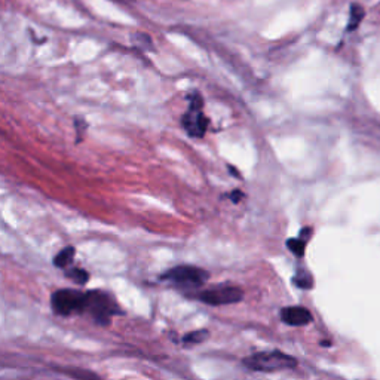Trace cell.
I'll return each mask as SVG.
<instances>
[{
  "instance_id": "obj_1",
  "label": "cell",
  "mask_w": 380,
  "mask_h": 380,
  "mask_svg": "<svg viewBox=\"0 0 380 380\" xmlns=\"http://www.w3.org/2000/svg\"><path fill=\"white\" fill-rule=\"evenodd\" d=\"M188 110L181 116V128L186 131L190 139H202L208 131L209 120L204 113V97L197 89L188 94Z\"/></svg>"
},
{
  "instance_id": "obj_2",
  "label": "cell",
  "mask_w": 380,
  "mask_h": 380,
  "mask_svg": "<svg viewBox=\"0 0 380 380\" xmlns=\"http://www.w3.org/2000/svg\"><path fill=\"white\" fill-rule=\"evenodd\" d=\"M88 292L62 288L51 296V309L58 316H81L85 315Z\"/></svg>"
},
{
  "instance_id": "obj_3",
  "label": "cell",
  "mask_w": 380,
  "mask_h": 380,
  "mask_svg": "<svg viewBox=\"0 0 380 380\" xmlns=\"http://www.w3.org/2000/svg\"><path fill=\"white\" fill-rule=\"evenodd\" d=\"M244 366L254 372H280L293 369L297 366V359L292 355L284 354L281 351H266V352H257L250 355L244 359Z\"/></svg>"
},
{
  "instance_id": "obj_4",
  "label": "cell",
  "mask_w": 380,
  "mask_h": 380,
  "mask_svg": "<svg viewBox=\"0 0 380 380\" xmlns=\"http://www.w3.org/2000/svg\"><path fill=\"white\" fill-rule=\"evenodd\" d=\"M163 281H168L177 287H201L209 278V273L196 266H175L166 270L161 277Z\"/></svg>"
},
{
  "instance_id": "obj_5",
  "label": "cell",
  "mask_w": 380,
  "mask_h": 380,
  "mask_svg": "<svg viewBox=\"0 0 380 380\" xmlns=\"http://www.w3.org/2000/svg\"><path fill=\"white\" fill-rule=\"evenodd\" d=\"M242 297H244V293H242L239 287L235 285H216L196 294L197 300H201L209 306L234 305V303L241 301Z\"/></svg>"
},
{
  "instance_id": "obj_6",
  "label": "cell",
  "mask_w": 380,
  "mask_h": 380,
  "mask_svg": "<svg viewBox=\"0 0 380 380\" xmlns=\"http://www.w3.org/2000/svg\"><path fill=\"white\" fill-rule=\"evenodd\" d=\"M282 323L292 327L308 326L312 321V313L303 306H287L281 311Z\"/></svg>"
},
{
  "instance_id": "obj_7",
  "label": "cell",
  "mask_w": 380,
  "mask_h": 380,
  "mask_svg": "<svg viewBox=\"0 0 380 380\" xmlns=\"http://www.w3.org/2000/svg\"><path fill=\"white\" fill-rule=\"evenodd\" d=\"M364 17H366V11L359 5V4H352L349 6V21L346 25V32H355V30L359 27L362 23Z\"/></svg>"
},
{
  "instance_id": "obj_8",
  "label": "cell",
  "mask_w": 380,
  "mask_h": 380,
  "mask_svg": "<svg viewBox=\"0 0 380 380\" xmlns=\"http://www.w3.org/2000/svg\"><path fill=\"white\" fill-rule=\"evenodd\" d=\"M309 235H311V229H305V231L300 232L299 238L288 239L287 241L288 250H290L293 254H296L297 257H301L303 254H305V247H306V242L309 239Z\"/></svg>"
},
{
  "instance_id": "obj_9",
  "label": "cell",
  "mask_w": 380,
  "mask_h": 380,
  "mask_svg": "<svg viewBox=\"0 0 380 380\" xmlns=\"http://www.w3.org/2000/svg\"><path fill=\"white\" fill-rule=\"evenodd\" d=\"M76 255V248L74 247H66L59 253H57V255L54 257V266L59 267V269H69L73 265Z\"/></svg>"
},
{
  "instance_id": "obj_10",
  "label": "cell",
  "mask_w": 380,
  "mask_h": 380,
  "mask_svg": "<svg viewBox=\"0 0 380 380\" xmlns=\"http://www.w3.org/2000/svg\"><path fill=\"white\" fill-rule=\"evenodd\" d=\"M66 277L69 280H71L74 284H78V285H85L89 281L88 270H85L82 267L70 266L69 269H66Z\"/></svg>"
},
{
  "instance_id": "obj_11",
  "label": "cell",
  "mask_w": 380,
  "mask_h": 380,
  "mask_svg": "<svg viewBox=\"0 0 380 380\" xmlns=\"http://www.w3.org/2000/svg\"><path fill=\"white\" fill-rule=\"evenodd\" d=\"M208 338V331L207 330H200V331H192L183 338V342L188 345H197L202 343Z\"/></svg>"
},
{
  "instance_id": "obj_12",
  "label": "cell",
  "mask_w": 380,
  "mask_h": 380,
  "mask_svg": "<svg viewBox=\"0 0 380 380\" xmlns=\"http://www.w3.org/2000/svg\"><path fill=\"white\" fill-rule=\"evenodd\" d=\"M132 40H134V43L139 45V47H142L143 50H151V48H154V45H151V39L144 33L132 35Z\"/></svg>"
},
{
  "instance_id": "obj_13",
  "label": "cell",
  "mask_w": 380,
  "mask_h": 380,
  "mask_svg": "<svg viewBox=\"0 0 380 380\" xmlns=\"http://www.w3.org/2000/svg\"><path fill=\"white\" fill-rule=\"evenodd\" d=\"M74 128H76V131H78V142H81L82 137H85V134L82 132V129L86 131V128H88V124L85 122V119L74 117Z\"/></svg>"
},
{
  "instance_id": "obj_14",
  "label": "cell",
  "mask_w": 380,
  "mask_h": 380,
  "mask_svg": "<svg viewBox=\"0 0 380 380\" xmlns=\"http://www.w3.org/2000/svg\"><path fill=\"white\" fill-rule=\"evenodd\" d=\"M227 196H229V200H231L234 204H239L242 200H244V196H246V195L242 193L241 190H234V192H231Z\"/></svg>"
}]
</instances>
